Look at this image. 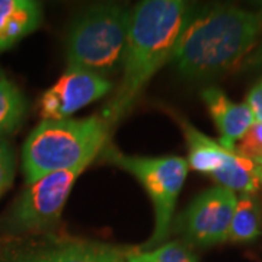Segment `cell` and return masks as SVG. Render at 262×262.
<instances>
[{"mask_svg":"<svg viewBox=\"0 0 262 262\" xmlns=\"http://www.w3.org/2000/svg\"><path fill=\"white\" fill-rule=\"evenodd\" d=\"M194 9L181 0H146L131 12L122 79L101 115L110 130L128 114L151 76L172 60Z\"/></svg>","mask_w":262,"mask_h":262,"instance_id":"6da1fadb","label":"cell"},{"mask_svg":"<svg viewBox=\"0 0 262 262\" xmlns=\"http://www.w3.org/2000/svg\"><path fill=\"white\" fill-rule=\"evenodd\" d=\"M262 37V15L236 6L194 9L172 56L188 79H211L237 69Z\"/></svg>","mask_w":262,"mask_h":262,"instance_id":"7a4b0ae2","label":"cell"},{"mask_svg":"<svg viewBox=\"0 0 262 262\" xmlns=\"http://www.w3.org/2000/svg\"><path fill=\"white\" fill-rule=\"evenodd\" d=\"M110 127L102 117L82 120H44L29 133L22 147L27 184L72 169H86L106 146Z\"/></svg>","mask_w":262,"mask_h":262,"instance_id":"3957f363","label":"cell"},{"mask_svg":"<svg viewBox=\"0 0 262 262\" xmlns=\"http://www.w3.org/2000/svg\"><path fill=\"white\" fill-rule=\"evenodd\" d=\"M131 12L115 5L94 6L72 24L67 35V69L103 76L124 60Z\"/></svg>","mask_w":262,"mask_h":262,"instance_id":"277c9868","label":"cell"},{"mask_svg":"<svg viewBox=\"0 0 262 262\" xmlns=\"http://www.w3.org/2000/svg\"><path fill=\"white\" fill-rule=\"evenodd\" d=\"M102 158L115 166L130 172L146 188L155 208V230L144 246L146 251H149L150 248L162 244L168 237L177 198L187 179V160L179 156H127L113 146L105 147Z\"/></svg>","mask_w":262,"mask_h":262,"instance_id":"5b68a950","label":"cell"},{"mask_svg":"<svg viewBox=\"0 0 262 262\" xmlns=\"http://www.w3.org/2000/svg\"><path fill=\"white\" fill-rule=\"evenodd\" d=\"M84 169L54 172L29 184L15 200L6 229L12 233H39L54 227L69 194Z\"/></svg>","mask_w":262,"mask_h":262,"instance_id":"8992f818","label":"cell"},{"mask_svg":"<svg viewBox=\"0 0 262 262\" xmlns=\"http://www.w3.org/2000/svg\"><path fill=\"white\" fill-rule=\"evenodd\" d=\"M237 196L229 188L217 185L200 194L177 217L175 230L185 241L198 246L226 242L229 237L230 223Z\"/></svg>","mask_w":262,"mask_h":262,"instance_id":"52a82bcc","label":"cell"},{"mask_svg":"<svg viewBox=\"0 0 262 262\" xmlns=\"http://www.w3.org/2000/svg\"><path fill=\"white\" fill-rule=\"evenodd\" d=\"M113 89V83L84 70H69L46 91L39 99V114L44 120L58 121L98 101Z\"/></svg>","mask_w":262,"mask_h":262,"instance_id":"ba28073f","label":"cell"},{"mask_svg":"<svg viewBox=\"0 0 262 262\" xmlns=\"http://www.w3.org/2000/svg\"><path fill=\"white\" fill-rule=\"evenodd\" d=\"M125 251L110 245L57 239L47 244L20 249L10 256L9 262H124Z\"/></svg>","mask_w":262,"mask_h":262,"instance_id":"9c48e42d","label":"cell"},{"mask_svg":"<svg viewBox=\"0 0 262 262\" xmlns=\"http://www.w3.org/2000/svg\"><path fill=\"white\" fill-rule=\"evenodd\" d=\"M201 96L220 133L219 143L226 149L234 150V144L255 122L252 111L246 103L230 101L225 92L217 88H207L201 92Z\"/></svg>","mask_w":262,"mask_h":262,"instance_id":"30bf717a","label":"cell"},{"mask_svg":"<svg viewBox=\"0 0 262 262\" xmlns=\"http://www.w3.org/2000/svg\"><path fill=\"white\" fill-rule=\"evenodd\" d=\"M42 22V9L32 0H0V51L32 34Z\"/></svg>","mask_w":262,"mask_h":262,"instance_id":"8fae6325","label":"cell"},{"mask_svg":"<svg viewBox=\"0 0 262 262\" xmlns=\"http://www.w3.org/2000/svg\"><path fill=\"white\" fill-rule=\"evenodd\" d=\"M181 127L184 130L189 150L188 166H191L194 170L213 175L214 172L223 168L226 162L230 159L234 150L226 149L219 141L204 136L201 131H198L195 127L184 120L181 122Z\"/></svg>","mask_w":262,"mask_h":262,"instance_id":"7c38bea8","label":"cell"},{"mask_svg":"<svg viewBox=\"0 0 262 262\" xmlns=\"http://www.w3.org/2000/svg\"><path fill=\"white\" fill-rule=\"evenodd\" d=\"M261 232V204L253 194H242L236 201L227 241L234 244H248L256 241Z\"/></svg>","mask_w":262,"mask_h":262,"instance_id":"4fadbf2b","label":"cell"},{"mask_svg":"<svg viewBox=\"0 0 262 262\" xmlns=\"http://www.w3.org/2000/svg\"><path fill=\"white\" fill-rule=\"evenodd\" d=\"M219 182V185L229 188L233 192L241 194H255L261 185L256 177V166L251 160L232 153L230 159L225 166L211 175Z\"/></svg>","mask_w":262,"mask_h":262,"instance_id":"5bb4252c","label":"cell"},{"mask_svg":"<svg viewBox=\"0 0 262 262\" xmlns=\"http://www.w3.org/2000/svg\"><path fill=\"white\" fill-rule=\"evenodd\" d=\"M27 98L0 70V137L18 130L27 115Z\"/></svg>","mask_w":262,"mask_h":262,"instance_id":"9a60e30c","label":"cell"},{"mask_svg":"<svg viewBox=\"0 0 262 262\" xmlns=\"http://www.w3.org/2000/svg\"><path fill=\"white\" fill-rule=\"evenodd\" d=\"M125 262H196V258L181 242H168L149 251L125 252Z\"/></svg>","mask_w":262,"mask_h":262,"instance_id":"2e32d148","label":"cell"},{"mask_svg":"<svg viewBox=\"0 0 262 262\" xmlns=\"http://www.w3.org/2000/svg\"><path fill=\"white\" fill-rule=\"evenodd\" d=\"M234 153L258 163L262 160V122H253L242 139L234 144Z\"/></svg>","mask_w":262,"mask_h":262,"instance_id":"e0dca14e","label":"cell"},{"mask_svg":"<svg viewBox=\"0 0 262 262\" xmlns=\"http://www.w3.org/2000/svg\"><path fill=\"white\" fill-rule=\"evenodd\" d=\"M15 178V156L9 143L0 137V196L12 185Z\"/></svg>","mask_w":262,"mask_h":262,"instance_id":"ac0fdd59","label":"cell"},{"mask_svg":"<svg viewBox=\"0 0 262 262\" xmlns=\"http://www.w3.org/2000/svg\"><path fill=\"white\" fill-rule=\"evenodd\" d=\"M246 105L252 111L255 122H262V80L255 84L252 91L246 96Z\"/></svg>","mask_w":262,"mask_h":262,"instance_id":"d6986e66","label":"cell"},{"mask_svg":"<svg viewBox=\"0 0 262 262\" xmlns=\"http://www.w3.org/2000/svg\"><path fill=\"white\" fill-rule=\"evenodd\" d=\"M255 166H256V177H258V181H259V185L262 187V160L255 163Z\"/></svg>","mask_w":262,"mask_h":262,"instance_id":"ffe728a7","label":"cell"},{"mask_svg":"<svg viewBox=\"0 0 262 262\" xmlns=\"http://www.w3.org/2000/svg\"><path fill=\"white\" fill-rule=\"evenodd\" d=\"M256 5H258V8H259V15H262V2H256Z\"/></svg>","mask_w":262,"mask_h":262,"instance_id":"44dd1931","label":"cell"},{"mask_svg":"<svg viewBox=\"0 0 262 262\" xmlns=\"http://www.w3.org/2000/svg\"><path fill=\"white\" fill-rule=\"evenodd\" d=\"M124 262H125V261H124Z\"/></svg>","mask_w":262,"mask_h":262,"instance_id":"7402d4cb","label":"cell"}]
</instances>
